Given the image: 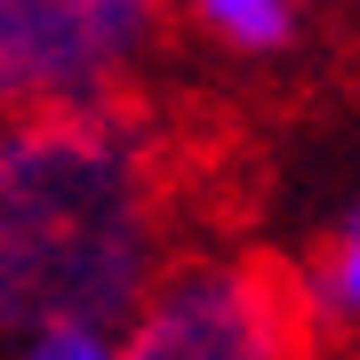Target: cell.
<instances>
[{"instance_id":"1","label":"cell","mask_w":360,"mask_h":360,"mask_svg":"<svg viewBox=\"0 0 360 360\" xmlns=\"http://www.w3.org/2000/svg\"><path fill=\"white\" fill-rule=\"evenodd\" d=\"M176 240V168L129 96L0 120V336L120 328Z\"/></svg>"},{"instance_id":"2","label":"cell","mask_w":360,"mask_h":360,"mask_svg":"<svg viewBox=\"0 0 360 360\" xmlns=\"http://www.w3.org/2000/svg\"><path fill=\"white\" fill-rule=\"evenodd\" d=\"M120 360H312L304 288L264 257H176L120 321Z\"/></svg>"},{"instance_id":"3","label":"cell","mask_w":360,"mask_h":360,"mask_svg":"<svg viewBox=\"0 0 360 360\" xmlns=\"http://www.w3.org/2000/svg\"><path fill=\"white\" fill-rule=\"evenodd\" d=\"M168 16L176 0H0V120L129 96Z\"/></svg>"},{"instance_id":"4","label":"cell","mask_w":360,"mask_h":360,"mask_svg":"<svg viewBox=\"0 0 360 360\" xmlns=\"http://www.w3.org/2000/svg\"><path fill=\"white\" fill-rule=\"evenodd\" d=\"M184 16L224 56H281L304 32V0H184Z\"/></svg>"},{"instance_id":"5","label":"cell","mask_w":360,"mask_h":360,"mask_svg":"<svg viewBox=\"0 0 360 360\" xmlns=\"http://www.w3.org/2000/svg\"><path fill=\"white\" fill-rule=\"evenodd\" d=\"M296 288H304V312H312V321L360 336V200L336 217V232L321 240V257H312V272Z\"/></svg>"},{"instance_id":"6","label":"cell","mask_w":360,"mask_h":360,"mask_svg":"<svg viewBox=\"0 0 360 360\" xmlns=\"http://www.w3.org/2000/svg\"><path fill=\"white\" fill-rule=\"evenodd\" d=\"M16 360H120V328H104V321H56V328L16 336Z\"/></svg>"}]
</instances>
